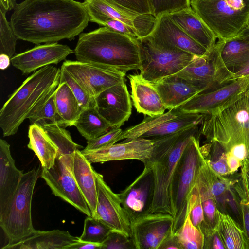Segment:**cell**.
Here are the masks:
<instances>
[{
  "label": "cell",
  "mask_w": 249,
  "mask_h": 249,
  "mask_svg": "<svg viewBox=\"0 0 249 249\" xmlns=\"http://www.w3.org/2000/svg\"><path fill=\"white\" fill-rule=\"evenodd\" d=\"M89 22L84 2L74 0H24L16 4L10 20L18 39L36 45L74 39Z\"/></svg>",
  "instance_id": "6da1fadb"
},
{
  "label": "cell",
  "mask_w": 249,
  "mask_h": 249,
  "mask_svg": "<svg viewBox=\"0 0 249 249\" xmlns=\"http://www.w3.org/2000/svg\"><path fill=\"white\" fill-rule=\"evenodd\" d=\"M200 134L198 125L192 126L168 136L152 140L151 157L143 164L151 169L154 183L149 213H162L175 216L173 185L180 160L193 136Z\"/></svg>",
  "instance_id": "7a4b0ae2"
},
{
  "label": "cell",
  "mask_w": 249,
  "mask_h": 249,
  "mask_svg": "<svg viewBox=\"0 0 249 249\" xmlns=\"http://www.w3.org/2000/svg\"><path fill=\"white\" fill-rule=\"evenodd\" d=\"M74 51L77 61L107 66L124 73L141 66L138 38L107 27L80 34Z\"/></svg>",
  "instance_id": "3957f363"
},
{
  "label": "cell",
  "mask_w": 249,
  "mask_h": 249,
  "mask_svg": "<svg viewBox=\"0 0 249 249\" xmlns=\"http://www.w3.org/2000/svg\"><path fill=\"white\" fill-rule=\"evenodd\" d=\"M60 69L49 65L28 76L10 95L0 110V127L3 137L15 134L21 124L57 88Z\"/></svg>",
  "instance_id": "277c9868"
},
{
  "label": "cell",
  "mask_w": 249,
  "mask_h": 249,
  "mask_svg": "<svg viewBox=\"0 0 249 249\" xmlns=\"http://www.w3.org/2000/svg\"><path fill=\"white\" fill-rule=\"evenodd\" d=\"M200 133L207 142H217L226 152L233 145H246L249 160V99L246 93L226 108L204 115Z\"/></svg>",
  "instance_id": "5b68a950"
},
{
  "label": "cell",
  "mask_w": 249,
  "mask_h": 249,
  "mask_svg": "<svg viewBox=\"0 0 249 249\" xmlns=\"http://www.w3.org/2000/svg\"><path fill=\"white\" fill-rule=\"evenodd\" d=\"M190 6L219 40L238 36L249 18V0H190Z\"/></svg>",
  "instance_id": "8992f818"
},
{
  "label": "cell",
  "mask_w": 249,
  "mask_h": 249,
  "mask_svg": "<svg viewBox=\"0 0 249 249\" xmlns=\"http://www.w3.org/2000/svg\"><path fill=\"white\" fill-rule=\"evenodd\" d=\"M41 171L39 167H34L23 174L11 203L0 216V226L8 239L7 244L19 242L36 230L32 223L31 206L34 188Z\"/></svg>",
  "instance_id": "52a82bcc"
},
{
  "label": "cell",
  "mask_w": 249,
  "mask_h": 249,
  "mask_svg": "<svg viewBox=\"0 0 249 249\" xmlns=\"http://www.w3.org/2000/svg\"><path fill=\"white\" fill-rule=\"evenodd\" d=\"M140 48V74L153 83L175 74L195 57L178 48H168L154 44L148 36L138 38Z\"/></svg>",
  "instance_id": "ba28073f"
},
{
  "label": "cell",
  "mask_w": 249,
  "mask_h": 249,
  "mask_svg": "<svg viewBox=\"0 0 249 249\" xmlns=\"http://www.w3.org/2000/svg\"><path fill=\"white\" fill-rule=\"evenodd\" d=\"M200 134L193 136L181 157L173 185L175 216L173 233L182 225L186 216L187 200L195 186L205 158L199 143Z\"/></svg>",
  "instance_id": "9c48e42d"
},
{
  "label": "cell",
  "mask_w": 249,
  "mask_h": 249,
  "mask_svg": "<svg viewBox=\"0 0 249 249\" xmlns=\"http://www.w3.org/2000/svg\"><path fill=\"white\" fill-rule=\"evenodd\" d=\"M204 114L184 112L178 107L153 117L148 116L139 124L123 131L119 141L136 139L153 140L201 124Z\"/></svg>",
  "instance_id": "30bf717a"
},
{
  "label": "cell",
  "mask_w": 249,
  "mask_h": 249,
  "mask_svg": "<svg viewBox=\"0 0 249 249\" xmlns=\"http://www.w3.org/2000/svg\"><path fill=\"white\" fill-rule=\"evenodd\" d=\"M221 41L208 55L195 57L182 70L175 74L200 90L210 91L232 80L234 72L225 65L221 56Z\"/></svg>",
  "instance_id": "8fae6325"
},
{
  "label": "cell",
  "mask_w": 249,
  "mask_h": 249,
  "mask_svg": "<svg viewBox=\"0 0 249 249\" xmlns=\"http://www.w3.org/2000/svg\"><path fill=\"white\" fill-rule=\"evenodd\" d=\"M74 153L70 155L58 154L54 165L50 169L42 168L40 176L54 196L88 216H92L91 211L73 174Z\"/></svg>",
  "instance_id": "7c38bea8"
},
{
  "label": "cell",
  "mask_w": 249,
  "mask_h": 249,
  "mask_svg": "<svg viewBox=\"0 0 249 249\" xmlns=\"http://www.w3.org/2000/svg\"><path fill=\"white\" fill-rule=\"evenodd\" d=\"M249 85V76L234 79L214 90L199 93L178 108L184 112L213 114L239 100Z\"/></svg>",
  "instance_id": "4fadbf2b"
},
{
  "label": "cell",
  "mask_w": 249,
  "mask_h": 249,
  "mask_svg": "<svg viewBox=\"0 0 249 249\" xmlns=\"http://www.w3.org/2000/svg\"><path fill=\"white\" fill-rule=\"evenodd\" d=\"M61 67L94 98L105 90L124 82L126 75L110 67L77 60H66Z\"/></svg>",
  "instance_id": "5bb4252c"
},
{
  "label": "cell",
  "mask_w": 249,
  "mask_h": 249,
  "mask_svg": "<svg viewBox=\"0 0 249 249\" xmlns=\"http://www.w3.org/2000/svg\"><path fill=\"white\" fill-rule=\"evenodd\" d=\"M97 202L93 216L105 224L112 232L131 238V222L123 208L119 194L107 184L102 175L96 172Z\"/></svg>",
  "instance_id": "9a60e30c"
},
{
  "label": "cell",
  "mask_w": 249,
  "mask_h": 249,
  "mask_svg": "<svg viewBox=\"0 0 249 249\" xmlns=\"http://www.w3.org/2000/svg\"><path fill=\"white\" fill-rule=\"evenodd\" d=\"M174 218L162 213H148L131 222V236L135 249H159L172 234Z\"/></svg>",
  "instance_id": "2e32d148"
},
{
  "label": "cell",
  "mask_w": 249,
  "mask_h": 249,
  "mask_svg": "<svg viewBox=\"0 0 249 249\" xmlns=\"http://www.w3.org/2000/svg\"><path fill=\"white\" fill-rule=\"evenodd\" d=\"M142 172L119 194L122 205L131 222L149 213L154 190V178L150 168L144 164Z\"/></svg>",
  "instance_id": "e0dca14e"
},
{
  "label": "cell",
  "mask_w": 249,
  "mask_h": 249,
  "mask_svg": "<svg viewBox=\"0 0 249 249\" xmlns=\"http://www.w3.org/2000/svg\"><path fill=\"white\" fill-rule=\"evenodd\" d=\"M94 100L97 111L111 128H120L131 114L130 95L124 82L105 90Z\"/></svg>",
  "instance_id": "ac0fdd59"
},
{
  "label": "cell",
  "mask_w": 249,
  "mask_h": 249,
  "mask_svg": "<svg viewBox=\"0 0 249 249\" xmlns=\"http://www.w3.org/2000/svg\"><path fill=\"white\" fill-rule=\"evenodd\" d=\"M74 53L68 46L57 42L38 44L15 55L11 58V63L23 74H28L44 67L57 64Z\"/></svg>",
  "instance_id": "d6986e66"
},
{
  "label": "cell",
  "mask_w": 249,
  "mask_h": 249,
  "mask_svg": "<svg viewBox=\"0 0 249 249\" xmlns=\"http://www.w3.org/2000/svg\"><path fill=\"white\" fill-rule=\"evenodd\" d=\"M147 36L157 45L178 48L196 56H204L211 52L187 35L167 15L157 18L154 28Z\"/></svg>",
  "instance_id": "ffe728a7"
},
{
  "label": "cell",
  "mask_w": 249,
  "mask_h": 249,
  "mask_svg": "<svg viewBox=\"0 0 249 249\" xmlns=\"http://www.w3.org/2000/svg\"><path fill=\"white\" fill-rule=\"evenodd\" d=\"M153 150L152 140L136 139L106 148L81 151L91 163L125 160H137L143 163L151 157Z\"/></svg>",
  "instance_id": "44dd1931"
},
{
  "label": "cell",
  "mask_w": 249,
  "mask_h": 249,
  "mask_svg": "<svg viewBox=\"0 0 249 249\" xmlns=\"http://www.w3.org/2000/svg\"><path fill=\"white\" fill-rule=\"evenodd\" d=\"M88 11L94 12L118 20L132 27L138 38L148 36L154 28L157 18L153 15L139 14L113 7L103 0H85Z\"/></svg>",
  "instance_id": "7402d4cb"
},
{
  "label": "cell",
  "mask_w": 249,
  "mask_h": 249,
  "mask_svg": "<svg viewBox=\"0 0 249 249\" xmlns=\"http://www.w3.org/2000/svg\"><path fill=\"white\" fill-rule=\"evenodd\" d=\"M23 174L15 165L9 144L0 139V216L11 203Z\"/></svg>",
  "instance_id": "603a6c76"
},
{
  "label": "cell",
  "mask_w": 249,
  "mask_h": 249,
  "mask_svg": "<svg viewBox=\"0 0 249 249\" xmlns=\"http://www.w3.org/2000/svg\"><path fill=\"white\" fill-rule=\"evenodd\" d=\"M131 87V98L139 113L154 116L164 113L166 109L160 94L152 84L140 74L127 76Z\"/></svg>",
  "instance_id": "cb8c5ba5"
},
{
  "label": "cell",
  "mask_w": 249,
  "mask_h": 249,
  "mask_svg": "<svg viewBox=\"0 0 249 249\" xmlns=\"http://www.w3.org/2000/svg\"><path fill=\"white\" fill-rule=\"evenodd\" d=\"M167 15L187 35L208 51L214 49L216 36L191 7Z\"/></svg>",
  "instance_id": "d4e9b609"
},
{
  "label": "cell",
  "mask_w": 249,
  "mask_h": 249,
  "mask_svg": "<svg viewBox=\"0 0 249 249\" xmlns=\"http://www.w3.org/2000/svg\"><path fill=\"white\" fill-rule=\"evenodd\" d=\"M151 83L168 110L180 107L200 92L199 89L176 74Z\"/></svg>",
  "instance_id": "484cf974"
},
{
  "label": "cell",
  "mask_w": 249,
  "mask_h": 249,
  "mask_svg": "<svg viewBox=\"0 0 249 249\" xmlns=\"http://www.w3.org/2000/svg\"><path fill=\"white\" fill-rule=\"evenodd\" d=\"M80 239L68 231L36 230L33 234L19 242L6 244L1 249H66Z\"/></svg>",
  "instance_id": "4316f807"
},
{
  "label": "cell",
  "mask_w": 249,
  "mask_h": 249,
  "mask_svg": "<svg viewBox=\"0 0 249 249\" xmlns=\"http://www.w3.org/2000/svg\"><path fill=\"white\" fill-rule=\"evenodd\" d=\"M73 172L78 187L92 213L95 214L97 202L96 171L80 150L74 153Z\"/></svg>",
  "instance_id": "83f0119b"
},
{
  "label": "cell",
  "mask_w": 249,
  "mask_h": 249,
  "mask_svg": "<svg viewBox=\"0 0 249 249\" xmlns=\"http://www.w3.org/2000/svg\"><path fill=\"white\" fill-rule=\"evenodd\" d=\"M230 175L218 174L205 159L196 184L199 195L213 197L217 203L226 197L236 180L231 179Z\"/></svg>",
  "instance_id": "f1b7e54d"
},
{
  "label": "cell",
  "mask_w": 249,
  "mask_h": 249,
  "mask_svg": "<svg viewBox=\"0 0 249 249\" xmlns=\"http://www.w3.org/2000/svg\"><path fill=\"white\" fill-rule=\"evenodd\" d=\"M221 41L222 59L227 68L234 73L249 60V27L246 25L234 38Z\"/></svg>",
  "instance_id": "f546056e"
},
{
  "label": "cell",
  "mask_w": 249,
  "mask_h": 249,
  "mask_svg": "<svg viewBox=\"0 0 249 249\" xmlns=\"http://www.w3.org/2000/svg\"><path fill=\"white\" fill-rule=\"evenodd\" d=\"M28 137L29 142L27 147L38 157L42 168H52L54 165L58 149L44 129L37 124H31Z\"/></svg>",
  "instance_id": "4dcf8cb0"
},
{
  "label": "cell",
  "mask_w": 249,
  "mask_h": 249,
  "mask_svg": "<svg viewBox=\"0 0 249 249\" xmlns=\"http://www.w3.org/2000/svg\"><path fill=\"white\" fill-rule=\"evenodd\" d=\"M215 228L219 233L226 249H248L243 230L229 215L216 211Z\"/></svg>",
  "instance_id": "1f68e13d"
},
{
  "label": "cell",
  "mask_w": 249,
  "mask_h": 249,
  "mask_svg": "<svg viewBox=\"0 0 249 249\" xmlns=\"http://www.w3.org/2000/svg\"><path fill=\"white\" fill-rule=\"evenodd\" d=\"M73 126L87 140L97 138L111 128L97 111L95 103L83 110Z\"/></svg>",
  "instance_id": "d6a6232c"
},
{
  "label": "cell",
  "mask_w": 249,
  "mask_h": 249,
  "mask_svg": "<svg viewBox=\"0 0 249 249\" xmlns=\"http://www.w3.org/2000/svg\"><path fill=\"white\" fill-rule=\"evenodd\" d=\"M55 101L57 112L66 126H73L83 110L66 82H59L55 90Z\"/></svg>",
  "instance_id": "836d02e7"
},
{
  "label": "cell",
  "mask_w": 249,
  "mask_h": 249,
  "mask_svg": "<svg viewBox=\"0 0 249 249\" xmlns=\"http://www.w3.org/2000/svg\"><path fill=\"white\" fill-rule=\"evenodd\" d=\"M174 234L181 249H203L204 234L200 230L193 224L188 209L183 224Z\"/></svg>",
  "instance_id": "e575fe53"
},
{
  "label": "cell",
  "mask_w": 249,
  "mask_h": 249,
  "mask_svg": "<svg viewBox=\"0 0 249 249\" xmlns=\"http://www.w3.org/2000/svg\"><path fill=\"white\" fill-rule=\"evenodd\" d=\"M55 90L29 117L31 124H36L42 126L47 124H55L60 126L67 127L57 111L55 101Z\"/></svg>",
  "instance_id": "d590c367"
},
{
  "label": "cell",
  "mask_w": 249,
  "mask_h": 249,
  "mask_svg": "<svg viewBox=\"0 0 249 249\" xmlns=\"http://www.w3.org/2000/svg\"><path fill=\"white\" fill-rule=\"evenodd\" d=\"M42 127L57 147L58 154H72L83 148L74 142L70 132L65 128L55 124H47Z\"/></svg>",
  "instance_id": "8d00e7d4"
},
{
  "label": "cell",
  "mask_w": 249,
  "mask_h": 249,
  "mask_svg": "<svg viewBox=\"0 0 249 249\" xmlns=\"http://www.w3.org/2000/svg\"><path fill=\"white\" fill-rule=\"evenodd\" d=\"M201 147L202 153L211 168L218 174H231L227 161V153L216 141H211Z\"/></svg>",
  "instance_id": "74e56055"
},
{
  "label": "cell",
  "mask_w": 249,
  "mask_h": 249,
  "mask_svg": "<svg viewBox=\"0 0 249 249\" xmlns=\"http://www.w3.org/2000/svg\"><path fill=\"white\" fill-rule=\"evenodd\" d=\"M111 232L110 230L101 221L92 216H88L85 219L83 231L79 238L83 241L101 243Z\"/></svg>",
  "instance_id": "f35d334b"
},
{
  "label": "cell",
  "mask_w": 249,
  "mask_h": 249,
  "mask_svg": "<svg viewBox=\"0 0 249 249\" xmlns=\"http://www.w3.org/2000/svg\"><path fill=\"white\" fill-rule=\"evenodd\" d=\"M6 12L0 9V53L5 54L11 58L15 55L17 39L10 22L6 17Z\"/></svg>",
  "instance_id": "ab89813d"
},
{
  "label": "cell",
  "mask_w": 249,
  "mask_h": 249,
  "mask_svg": "<svg viewBox=\"0 0 249 249\" xmlns=\"http://www.w3.org/2000/svg\"><path fill=\"white\" fill-rule=\"evenodd\" d=\"M59 82H65L67 84L83 110L89 107L95 103L94 98L91 97L80 84L62 67L60 68Z\"/></svg>",
  "instance_id": "60d3db41"
},
{
  "label": "cell",
  "mask_w": 249,
  "mask_h": 249,
  "mask_svg": "<svg viewBox=\"0 0 249 249\" xmlns=\"http://www.w3.org/2000/svg\"><path fill=\"white\" fill-rule=\"evenodd\" d=\"M151 13L156 18L190 6V0H150Z\"/></svg>",
  "instance_id": "b9f144b4"
},
{
  "label": "cell",
  "mask_w": 249,
  "mask_h": 249,
  "mask_svg": "<svg viewBox=\"0 0 249 249\" xmlns=\"http://www.w3.org/2000/svg\"><path fill=\"white\" fill-rule=\"evenodd\" d=\"M187 209L189 211L190 218L194 225L201 230L205 222L201 198L196 185L188 196Z\"/></svg>",
  "instance_id": "7bdbcfd3"
},
{
  "label": "cell",
  "mask_w": 249,
  "mask_h": 249,
  "mask_svg": "<svg viewBox=\"0 0 249 249\" xmlns=\"http://www.w3.org/2000/svg\"><path fill=\"white\" fill-rule=\"evenodd\" d=\"M103 0L113 7L124 11L139 14H152L150 0Z\"/></svg>",
  "instance_id": "ee69618b"
},
{
  "label": "cell",
  "mask_w": 249,
  "mask_h": 249,
  "mask_svg": "<svg viewBox=\"0 0 249 249\" xmlns=\"http://www.w3.org/2000/svg\"><path fill=\"white\" fill-rule=\"evenodd\" d=\"M234 189L240 198L239 207L243 221V230L249 249V193L245 189L242 181L234 185Z\"/></svg>",
  "instance_id": "f6af8a7d"
},
{
  "label": "cell",
  "mask_w": 249,
  "mask_h": 249,
  "mask_svg": "<svg viewBox=\"0 0 249 249\" xmlns=\"http://www.w3.org/2000/svg\"><path fill=\"white\" fill-rule=\"evenodd\" d=\"M123 130L120 128H111L103 135L87 141L85 150L99 149L110 146L119 141Z\"/></svg>",
  "instance_id": "bcb514c9"
},
{
  "label": "cell",
  "mask_w": 249,
  "mask_h": 249,
  "mask_svg": "<svg viewBox=\"0 0 249 249\" xmlns=\"http://www.w3.org/2000/svg\"><path fill=\"white\" fill-rule=\"evenodd\" d=\"M135 249L131 238L116 233L111 232L103 242L102 249Z\"/></svg>",
  "instance_id": "7dc6e473"
},
{
  "label": "cell",
  "mask_w": 249,
  "mask_h": 249,
  "mask_svg": "<svg viewBox=\"0 0 249 249\" xmlns=\"http://www.w3.org/2000/svg\"><path fill=\"white\" fill-rule=\"evenodd\" d=\"M203 210L205 225L209 228H215L216 225V211L217 203L212 197L200 196Z\"/></svg>",
  "instance_id": "c3c4849f"
},
{
  "label": "cell",
  "mask_w": 249,
  "mask_h": 249,
  "mask_svg": "<svg viewBox=\"0 0 249 249\" xmlns=\"http://www.w3.org/2000/svg\"><path fill=\"white\" fill-rule=\"evenodd\" d=\"M204 236L203 249H225L226 247L215 228H211L207 226L201 230Z\"/></svg>",
  "instance_id": "681fc988"
},
{
  "label": "cell",
  "mask_w": 249,
  "mask_h": 249,
  "mask_svg": "<svg viewBox=\"0 0 249 249\" xmlns=\"http://www.w3.org/2000/svg\"><path fill=\"white\" fill-rule=\"evenodd\" d=\"M103 243H94L79 239L66 247V249H102Z\"/></svg>",
  "instance_id": "f907efd6"
},
{
  "label": "cell",
  "mask_w": 249,
  "mask_h": 249,
  "mask_svg": "<svg viewBox=\"0 0 249 249\" xmlns=\"http://www.w3.org/2000/svg\"><path fill=\"white\" fill-rule=\"evenodd\" d=\"M226 153L235 157L242 163L247 159L248 149L246 145L244 144H237L232 146Z\"/></svg>",
  "instance_id": "816d5d0a"
},
{
  "label": "cell",
  "mask_w": 249,
  "mask_h": 249,
  "mask_svg": "<svg viewBox=\"0 0 249 249\" xmlns=\"http://www.w3.org/2000/svg\"><path fill=\"white\" fill-rule=\"evenodd\" d=\"M241 178L243 186L249 193V160H245L241 165Z\"/></svg>",
  "instance_id": "f5cc1de1"
},
{
  "label": "cell",
  "mask_w": 249,
  "mask_h": 249,
  "mask_svg": "<svg viewBox=\"0 0 249 249\" xmlns=\"http://www.w3.org/2000/svg\"><path fill=\"white\" fill-rule=\"evenodd\" d=\"M227 161L231 174H234L242 165L241 162L237 158L228 153Z\"/></svg>",
  "instance_id": "db71d44e"
},
{
  "label": "cell",
  "mask_w": 249,
  "mask_h": 249,
  "mask_svg": "<svg viewBox=\"0 0 249 249\" xmlns=\"http://www.w3.org/2000/svg\"><path fill=\"white\" fill-rule=\"evenodd\" d=\"M181 249L174 233L169 237L160 247L159 249Z\"/></svg>",
  "instance_id": "11a10c76"
},
{
  "label": "cell",
  "mask_w": 249,
  "mask_h": 249,
  "mask_svg": "<svg viewBox=\"0 0 249 249\" xmlns=\"http://www.w3.org/2000/svg\"><path fill=\"white\" fill-rule=\"evenodd\" d=\"M16 4V0H0V9L6 12L14 9Z\"/></svg>",
  "instance_id": "9f6ffc18"
},
{
  "label": "cell",
  "mask_w": 249,
  "mask_h": 249,
  "mask_svg": "<svg viewBox=\"0 0 249 249\" xmlns=\"http://www.w3.org/2000/svg\"><path fill=\"white\" fill-rule=\"evenodd\" d=\"M249 76V65L246 66L234 73L232 80L239 78Z\"/></svg>",
  "instance_id": "6f0895ef"
},
{
  "label": "cell",
  "mask_w": 249,
  "mask_h": 249,
  "mask_svg": "<svg viewBox=\"0 0 249 249\" xmlns=\"http://www.w3.org/2000/svg\"><path fill=\"white\" fill-rule=\"evenodd\" d=\"M11 58L5 54H0V69L4 70L7 69L10 65Z\"/></svg>",
  "instance_id": "680465c9"
},
{
  "label": "cell",
  "mask_w": 249,
  "mask_h": 249,
  "mask_svg": "<svg viewBox=\"0 0 249 249\" xmlns=\"http://www.w3.org/2000/svg\"><path fill=\"white\" fill-rule=\"evenodd\" d=\"M246 95H247V96L248 97V98H249V86L247 89V90L246 91Z\"/></svg>",
  "instance_id": "91938a15"
}]
</instances>
